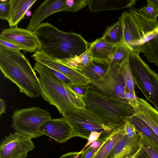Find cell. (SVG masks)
<instances>
[{"label":"cell","mask_w":158,"mask_h":158,"mask_svg":"<svg viewBox=\"0 0 158 158\" xmlns=\"http://www.w3.org/2000/svg\"><path fill=\"white\" fill-rule=\"evenodd\" d=\"M33 31L40 45V50L59 60L77 57L90 46L81 35L63 31L47 22L40 23Z\"/></svg>","instance_id":"6da1fadb"},{"label":"cell","mask_w":158,"mask_h":158,"mask_svg":"<svg viewBox=\"0 0 158 158\" xmlns=\"http://www.w3.org/2000/svg\"><path fill=\"white\" fill-rule=\"evenodd\" d=\"M0 69L20 92L31 98L41 96L40 82L29 60L20 51L0 47Z\"/></svg>","instance_id":"7a4b0ae2"},{"label":"cell","mask_w":158,"mask_h":158,"mask_svg":"<svg viewBox=\"0 0 158 158\" xmlns=\"http://www.w3.org/2000/svg\"><path fill=\"white\" fill-rule=\"evenodd\" d=\"M33 69L39 74L42 98L55 106L63 117L74 109H86L83 96L58 79L49 68L36 61Z\"/></svg>","instance_id":"3957f363"},{"label":"cell","mask_w":158,"mask_h":158,"mask_svg":"<svg viewBox=\"0 0 158 158\" xmlns=\"http://www.w3.org/2000/svg\"><path fill=\"white\" fill-rule=\"evenodd\" d=\"M83 98L86 109L112 130L122 126L134 113L126 101L102 95L89 87Z\"/></svg>","instance_id":"277c9868"},{"label":"cell","mask_w":158,"mask_h":158,"mask_svg":"<svg viewBox=\"0 0 158 158\" xmlns=\"http://www.w3.org/2000/svg\"><path fill=\"white\" fill-rule=\"evenodd\" d=\"M128 61L134 86L158 110V74L152 69L137 52L131 51Z\"/></svg>","instance_id":"5b68a950"},{"label":"cell","mask_w":158,"mask_h":158,"mask_svg":"<svg viewBox=\"0 0 158 158\" xmlns=\"http://www.w3.org/2000/svg\"><path fill=\"white\" fill-rule=\"evenodd\" d=\"M52 116L47 110L38 107L17 109L12 116L11 127L16 132L36 138L43 135L40 127Z\"/></svg>","instance_id":"8992f818"},{"label":"cell","mask_w":158,"mask_h":158,"mask_svg":"<svg viewBox=\"0 0 158 158\" xmlns=\"http://www.w3.org/2000/svg\"><path fill=\"white\" fill-rule=\"evenodd\" d=\"M64 117L71 126L75 137L87 140L92 131L103 134L113 130L86 109H74L68 111Z\"/></svg>","instance_id":"52a82bcc"},{"label":"cell","mask_w":158,"mask_h":158,"mask_svg":"<svg viewBox=\"0 0 158 158\" xmlns=\"http://www.w3.org/2000/svg\"><path fill=\"white\" fill-rule=\"evenodd\" d=\"M88 5V0H47L35 10L26 28L33 31L45 18L60 11L75 12Z\"/></svg>","instance_id":"ba28073f"},{"label":"cell","mask_w":158,"mask_h":158,"mask_svg":"<svg viewBox=\"0 0 158 158\" xmlns=\"http://www.w3.org/2000/svg\"><path fill=\"white\" fill-rule=\"evenodd\" d=\"M88 85L91 89L102 95L114 96L126 101L124 98L125 84L119 70L118 65L109 67L102 77Z\"/></svg>","instance_id":"9c48e42d"},{"label":"cell","mask_w":158,"mask_h":158,"mask_svg":"<svg viewBox=\"0 0 158 158\" xmlns=\"http://www.w3.org/2000/svg\"><path fill=\"white\" fill-rule=\"evenodd\" d=\"M32 138L27 135L10 133L1 141L0 158H26L35 147Z\"/></svg>","instance_id":"30bf717a"},{"label":"cell","mask_w":158,"mask_h":158,"mask_svg":"<svg viewBox=\"0 0 158 158\" xmlns=\"http://www.w3.org/2000/svg\"><path fill=\"white\" fill-rule=\"evenodd\" d=\"M31 56L36 61L63 74L74 85H86L92 82L80 72L71 68L41 50L36 51Z\"/></svg>","instance_id":"8fae6325"},{"label":"cell","mask_w":158,"mask_h":158,"mask_svg":"<svg viewBox=\"0 0 158 158\" xmlns=\"http://www.w3.org/2000/svg\"><path fill=\"white\" fill-rule=\"evenodd\" d=\"M123 31V42L131 51L145 53L146 43L134 18L129 12L123 11L119 18Z\"/></svg>","instance_id":"7c38bea8"},{"label":"cell","mask_w":158,"mask_h":158,"mask_svg":"<svg viewBox=\"0 0 158 158\" xmlns=\"http://www.w3.org/2000/svg\"><path fill=\"white\" fill-rule=\"evenodd\" d=\"M0 38L20 47L24 53L35 52L41 48L38 39L33 31L17 27L4 29Z\"/></svg>","instance_id":"4fadbf2b"},{"label":"cell","mask_w":158,"mask_h":158,"mask_svg":"<svg viewBox=\"0 0 158 158\" xmlns=\"http://www.w3.org/2000/svg\"><path fill=\"white\" fill-rule=\"evenodd\" d=\"M40 129L43 135L51 137L59 143H65L75 137L71 126L64 117L50 119L44 123Z\"/></svg>","instance_id":"5bb4252c"},{"label":"cell","mask_w":158,"mask_h":158,"mask_svg":"<svg viewBox=\"0 0 158 158\" xmlns=\"http://www.w3.org/2000/svg\"><path fill=\"white\" fill-rule=\"evenodd\" d=\"M141 147V135L137 132L133 138L125 135L115 145L106 158H125L138 152Z\"/></svg>","instance_id":"9a60e30c"},{"label":"cell","mask_w":158,"mask_h":158,"mask_svg":"<svg viewBox=\"0 0 158 158\" xmlns=\"http://www.w3.org/2000/svg\"><path fill=\"white\" fill-rule=\"evenodd\" d=\"M138 104L134 114L145 123L158 136V110L146 100L138 97Z\"/></svg>","instance_id":"2e32d148"},{"label":"cell","mask_w":158,"mask_h":158,"mask_svg":"<svg viewBox=\"0 0 158 158\" xmlns=\"http://www.w3.org/2000/svg\"><path fill=\"white\" fill-rule=\"evenodd\" d=\"M125 123L106 135L101 145L90 158H106L117 143L125 135Z\"/></svg>","instance_id":"e0dca14e"},{"label":"cell","mask_w":158,"mask_h":158,"mask_svg":"<svg viewBox=\"0 0 158 158\" xmlns=\"http://www.w3.org/2000/svg\"><path fill=\"white\" fill-rule=\"evenodd\" d=\"M37 0H10V9L6 20L10 28L17 27L26 12Z\"/></svg>","instance_id":"ac0fdd59"},{"label":"cell","mask_w":158,"mask_h":158,"mask_svg":"<svg viewBox=\"0 0 158 158\" xmlns=\"http://www.w3.org/2000/svg\"><path fill=\"white\" fill-rule=\"evenodd\" d=\"M136 0H88L89 10L92 12L108 10H119L131 8Z\"/></svg>","instance_id":"d6986e66"},{"label":"cell","mask_w":158,"mask_h":158,"mask_svg":"<svg viewBox=\"0 0 158 158\" xmlns=\"http://www.w3.org/2000/svg\"><path fill=\"white\" fill-rule=\"evenodd\" d=\"M135 8L129 12L134 18L142 34L145 43L158 35V21L150 20L139 14Z\"/></svg>","instance_id":"ffe728a7"},{"label":"cell","mask_w":158,"mask_h":158,"mask_svg":"<svg viewBox=\"0 0 158 158\" xmlns=\"http://www.w3.org/2000/svg\"><path fill=\"white\" fill-rule=\"evenodd\" d=\"M90 44L93 59L109 63L116 51V46L106 43L101 37L96 39Z\"/></svg>","instance_id":"44dd1931"},{"label":"cell","mask_w":158,"mask_h":158,"mask_svg":"<svg viewBox=\"0 0 158 158\" xmlns=\"http://www.w3.org/2000/svg\"><path fill=\"white\" fill-rule=\"evenodd\" d=\"M109 67V63L93 59L86 67L79 72L93 82L102 77Z\"/></svg>","instance_id":"7402d4cb"},{"label":"cell","mask_w":158,"mask_h":158,"mask_svg":"<svg viewBox=\"0 0 158 158\" xmlns=\"http://www.w3.org/2000/svg\"><path fill=\"white\" fill-rule=\"evenodd\" d=\"M102 39L106 43L117 46L123 42V31L121 21L118 20L107 28Z\"/></svg>","instance_id":"603a6c76"},{"label":"cell","mask_w":158,"mask_h":158,"mask_svg":"<svg viewBox=\"0 0 158 158\" xmlns=\"http://www.w3.org/2000/svg\"><path fill=\"white\" fill-rule=\"evenodd\" d=\"M91 48L90 44L87 51L77 57L69 59H58L71 68L80 71L86 67L93 61Z\"/></svg>","instance_id":"cb8c5ba5"},{"label":"cell","mask_w":158,"mask_h":158,"mask_svg":"<svg viewBox=\"0 0 158 158\" xmlns=\"http://www.w3.org/2000/svg\"><path fill=\"white\" fill-rule=\"evenodd\" d=\"M127 120L134 125L137 132L158 145V136L141 119L134 114Z\"/></svg>","instance_id":"d4e9b609"},{"label":"cell","mask_w":158,"mask_h":158,"mask_svg":"<svg viewBox=\"0 0 158 158\" xmlns=\"http://www.w3.org/2000/svg\"><path fill=\"white\" fill-rule=\"evenodd\" d=\"M131 51L123 42L117 46L116 51L109 62V67L120 65L127 60Z\"/></svg>","instance_id":"484cf974"},{"label":"cell","mask_w":158,"mask_h":158,"mask_svg":"<svg viewBox=\"0 0 158 158\" xmlns=\"http://www.w3.org/2000/svg\"><path fill=\"white\" fill-rule=\"evenodd\" d=\"M144 56L149 63L158 67V35L146 43Z\"/></svg>","instance_id":"4316f807"},{"label":"cell","mask_w":158,"mask_h":158,"mask_svg":"<svg viewBox=\"0 0 158 158\" xmlns=\"http://www.w3.org/2000/svg\"><path fill=\"white\" fill-rule=\"evenodd\" d=\"M119 70L123 77L125 85V91L135 94L132 75L128 60L118 65Z\"/></svg>","instance_id":"83f0119b"},{"label":"cell","mask_w":158,"mask_h":158,"mask_svg":"<svg viewBox=\"0 0 158 158\" xmlns=\"http://www.w3.org/2000/svg\"><path fill=\"white\" fill-rule=\"evenodd\" d=\"M140 134L141 145L149 158H158V145Z\"/></svg>","instance_id":"f1b7e54d"},{"label":"cell","mask_w":158,"mask_h":158,"mask_svg":"<svg viewBox=\"0 0 158 158\" xmlns=\"http://www.w3.org/2000/svg\"><path fill=\"white\" fill-rule=\"evenodd\" d=\"M138 10L139 13L146 18L152 21H157L158 15L152 5L149 3Z\"/></svg>","instance_id":"f546056e"},{"label":"cell","mask_w":158,"mask_h":158,"mask_svg":"<svg viewBox=\"0 0 158 158\" xmlns=\"http://www.w3.org/2000/svg\"><path fill=\"white\" fill-rule=\"evenodd\" d=\"M138 97L136 94L127 91L124 92V98L128 104L133 108L136 107L138 104Z\"/></svg>","instance_id":"4dcf8cb0"},{"label":"cell","mask_w":158,"mask_h":158,"mask_svg":"<svg viewBox=\"0 0 158 158\" xmlns=\"http://www.w3.org/2000/svg\"><path fill=\"white\" fill-rule=\"evenodd\" d=\"M10 9L9 0L0 3V18L7 20Z\"/></svg>","instance_id":"1f68e13d"},{"label":"cell","mask_w":158,"mask_h":158,"mask_svg":"<svg viewBox=\"0 0 158 158\" xmlns=\"http://www.w3.org/2000/svg\"><path fill=\"white\" fill-rule=\"evenodd\" d=\"M125 130L126 135L130 138H133L137 134L134 125L127 120L125 123Z\"/></svg>","instance_id":"d6a6232c"},{"label":"cell","mask_w":158,"mask_h":158,"mask_svg":"<svg viewBox=\"0 0 158 158\" xmlns=\"http://www.w3.org/2000/svg\"><path fill=\"white\" fill-rule=\"evenodd\" d=\"M49 69L58 79L64 84L69 85V86L74 84L69 79L63 74L53 69Z\"/></svg>","instance_id":"836d02e7"},{"label":"cell","mask_w":158,"mask_h":158,"mask_svg":"<svg viewBox=\"0 0 158 158\" xmlns=\"http://www.w3.org/2000/svg\"><path fill=\"white\" fill-rule=\"evenodd\" d=\"M0 47L13 50H23L19 46L10 42L0 38Z\"/></svg>","instance_id":"e575fe53"},{"label":"cell","mask_w":158,"mask_h":158,"mask_svg":"<svg viewBox=\"0 0 158 158\" xmlns=\"http://www.w3.org/2000/svg\"><path fill=\"white\" fill-rule=\"evenodd\" d=\"M69 87L76 93L83 96L85 94L89 87L88 85H79L73 84Z\"/></svg>","instance_id":"d590c367"},{"label":"cell","mask_w":158,"mask_h":158,"mask_svg":"<svg viewBox=\"0 0 158 158\" xmlns=\"http://www.w3.org/2000/svg\"><path fill=\"white\" fill-rule=\"evenodd\" d=\"M98 149L89 146L87 148L83 151L81 158H90Z\"/></svg>","instance_id":"8d00e7d4"},{"label":"cell","mask_w":158,"mask_h":158,"mask_svg":"<svg viewBox=\"0 0 158 158\" xmlns=\"http://www.w3.org/2000/svg\"><path fill=\"white\" fill-rule=\"evenodd\" d=\"M102 134V133L96 131L92 132L88 140V142L81 151H83L91 143L98 139Z\"/></svg>","instance_id":"74e56055"},{"label":"cell","mask_w":158,"mask_h":158,"mask_svg":"<svg viewBox=\"0 0 158 158\" xmlns=\"http://www.w3.org/2000/svg\"><path fill=\"white\" fill-rule=\"evenodd\" d=\"M83 151L70 152L61 155L59 158H81Z\"/></svg>","instance_id":"f35d334b"},{"label":"cell","mask_w":158,"mask_h":158,"mask_svg":"<svg viewBox=\"0 0 158 158\" xmlns=\"http://www.w3.org/2000/svg\"><path fill=\"white\" fill-rule=\"evenodd\" d=\"M136 158H149L145 151L141 145Z\"/></svg>","instance_id":"ab89813d"},{"label":"cell","mask_w":158,"mask_h":158,"mask_svg":"<svg viewBox=\"0 0 158 158\" xmlns=\"http://www.w3.org/2000/svg\"><path fill=\"white\" fill-rule=\"evenodd\" d=\"M146 1L152 5L158 15V0H146Z\"/></svg>","instance_id":"60d3db41"},{"label":"cell","mask_w":158,"mask_h":158,"mask_svg":"<svg viewBox=\"0 0 158 158\" xmlns=\"http://www.w3.org/2000/svg\"><path fill=\"white\" fill-rule=\"evenodd\" d=\"M6 112V105L4 100L0 99V116L2 114L5 113Z\"/></svg>","instance_id":"b9f144b4"},{"label":"cell","mask_w":158,"mask_h":158,"mask_svg":"<svg viewBox=\"0 0 158 158\" xmlns=\"http://www.w3.org/2000/svg\"><path fill=\"white\" fill-rule=\"evenodd\" d=\"M139 150L138 152H137L136 153H135V154H134L131 156H127L126 157H125V158H136V156L137 155L139 152Z\"/></svg>","instance_id":"7bdbcfd3"},{"label":"cell","mask_w":158,"mask_h":158,"mask_svg":"<svg viewBox=\"0 0 158 158\" xmlns=\"http://www.w3.org/2000/svg\"><path fill=\"white\" fill-rule=\"evenodd\" d=\"M31 15V11L29 10L27 11L25 15L27 17H29Z\"/></svg>","instance_id":"ee69618b"}]
</instances>
